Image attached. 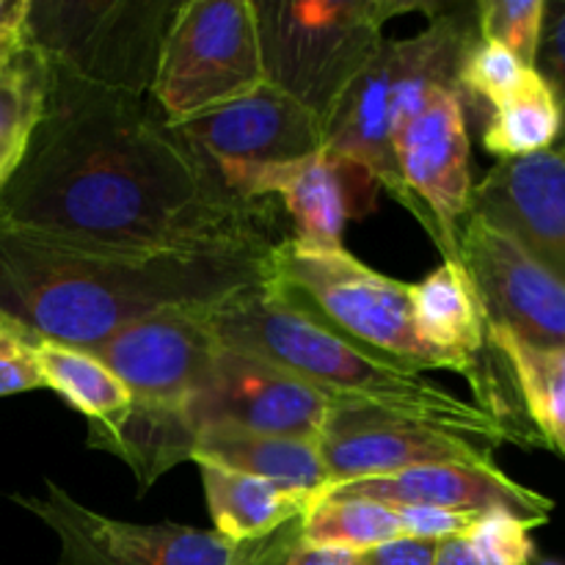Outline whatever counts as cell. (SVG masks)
Here are the masks:
<instances>
[{
	"mask_svg": "<svg viewBox=\"0 0 565 565\" xmlns=\"http://www.w3.org/2000/svg\"><path fill=\"white\" fill-rule=\"evenodd\" d=\"M0 221L132 252H274V207L243 199L149 97L50 70Z\"/></svg>",
	"mask_w": 565,
	"mask_h": 565,
	"instance_id": "6da1fadb",
	"label": "cell"
},
{
	"mask_svg": "<svg viewBox=\"0 0 565 565\" xmlns=\"http://www.w3.org/2000/svg\"><path fill=\"white\" fill-rule=\"evenodd\" d=\"M276 248L132 252L0 221V326L94 351L160 309L218 303L274 281Z\"/></svg>",
	"mask_w": 565,
	"mask_h": 565,
	"instance_id": "7a4b0ae2",
	"label": "cell"
},
{
	"mask_svg": "<svg viewBox=\"0 0 565 565\" xmlns=\"http://www.w3.org/2000/svg\"><path fill=\"white\" fill-rule=\"evenodd\" d=\"M207 315L221 345L287 370L334 406L367 408L486 447L519 439L494 408L456 397L425 373L359 345L298 307L276 281L210 303Z\"/></svg>",
	"mask_w": 565,
	"mask_h": 565,
	"instance_id": "3957f363",
	"label": "cell"
},
{
	"mask_svg": "<svg viewBox=\"0 0 565 565\" xmlns=\"http://www.w3.org/2000/svg\"><path fill=\"white\" fill-rule=\"evenodd\" d=\"M472 11L475 6L458 9L447 3L439 14L428 17V25L417 36L381 42L326 125V149L367 171L375 185H384L436 243L439 232L434 221L403 185L392 132L436 92H458L463 55L478 42V22L469 17Z\"/></svg>",
	"mask_w": 565,
	"mask_h": 565,
	"instance_id": "277c9868",
	"label": "cell"
},
{
	"mask_svg": "<svg viewBox=\"0 0 565 565\" xmlns=\"http://www.w3.org/2000/svg\"><path fill=\"white\" fill-rule=\"evenodd\" d=\"M263 42L265 81L329 125L359 72L384 42L397 14L434 17L447 3L419 0H265L254 3Z\"/></svg>",
	"mask_w": 565,
	"mask_h": 565,
	"instance_id": "5b68a950",
	"label": "cell"
},
{
	"mask_svg": "<svg viewBox=\"0 0 565 565\" xmlns=\"http://www.w3.org/2000/svg\"><path fill=\"white\" fill-rule=\"evenodd\" d=\"M174 11L152 0H31L25 42L83 86L149 97Z\"/></svg>",
	"mask_w": 565,
	"mask_h": 565,
	"instance_id": "8992f818",
	"label": "cell"
},
{
	"mask_svg": "<svg viewBox=\"0 0 565 565\" xmlns=\"http://www.w3.org/2000/svg\"><path fill=\"white\" fill-rule=\"evenodd\" d=\"M11 502L55 535V565H285L298 544V522L254 544L185 524L121 522L86 508L53 480L42 494H11Z\"/></svg>",
	"mask_w": 565,
	"mask_h": 565,
	"instance_id": "52a82bcc",
	"label": "cell"
},
{
	"mask_svg": "<svg viewBox=\"0 0 565 565\" xmlns=\"http://www.w3.org/2000/svg\"><path fill=\"white\" fill-rule=\"evenodd\" d=\"M263 83L268 81L254 0L177 3L149 88L166 119H196Z\"/></svg>",
	"mask_w": 565,
	"mask_h": 565,
	"instance_id": "ba28073f",
	"label": "cell"
},
{
	"mask_svg": "<svg viewBox=\"0 0 565 565\" xmlns=\"http://www.w3.org/2000/svg\"><path fill=\"white\" fill-rule=\"evenodd\" d=\"M274 281L298 307L359 345L417 373L445 370L414 329L408 285L379 274L345 248L312 254L287 237L274 254Z\"/></svg>",
	"mask_w": 565,
	"mask_h": 565,
	"instance_id": "9c48e42d",
	"label": "cell"
},
{
	"mask_svg": "<svg viewBox=\"0 0 565 565\" xmlns=\"http://www.w3.org/2000/svg\"><path fill=\"white\" fill-rule=\"evenodd\" d=\"M210 303H185L147 315L94 348V356L127 386L130 403L191 412L221 353Z\"/></svg>",
	"mask_w": 565,
	"mask_h": 565,
	"instance_id": "30bf717a",
	"label": "cell"
},
{
	"mask_svg": "<svg viewBox=\"0 0 565 565\" xmlns=\"http://www.w3.org/2000/svg\"><path fill=\"white\" fill-rule=\"evenodd\" d=\"M456 237L458 263L478 292L486 326L530 345L565 348V281L480 215H463Z\"/></svg>",
	"mask_w": 565,
	"mask_h": 565,
	"instance_id": "8fae6325",
	"label": "cell"
},
{
	"mask_svg": "<svg viewBox=\"0 0 565 565\" xmlns=\"http://www.w3.org/2000/svg\"><path fill=\"white\" fill-rule=\"evenodd\" d=\"M403 185L425 207L439 232V252L458 259V224L472 204L467 105L456 88L436 92L392 132Z\"/></svg>",
	"mask_w": 565,
	"mask_h": 565,
	"instance_id": "7c38bea8",
	"label": "cell"
},
{
	"mask_svg": "<svg viewBox=\"0 0 565 565\" xmlns=\"http://www.w3.org/2000/svg\"><path fill=\"white\" fill-rule=\"evenodd\" d=\"M221 180L243 199L279 196L292 221L290 243L301 252H340L342 232L375 180L329 149L292 163H215Z\"/></svg>",
	"mask_w": 565,
	"mask_h": 565,
	"instance_id": "4fadbf2b",
	"label": "cell"
},
{
	"mask_svg": "<svg viewBox=\"0 0 565 565\" xmlns=\"http://www.w3.org/2000/svg\"><path fill=\"white\" fill-rule=\"evenodd\" d=\"M331 412L334 403L307 381L232 348H221L207 386L193 401L199 430L226 423L254 434L307 441L323 439Z\"/></svg>",
	"mask_w": 565,
	"mask_h": 565,
	"instance_id": "5bb4252c",
	"label": "cell"
},
{
	"mask_svg": "<svg viewBox=\"0 0 565 565\" xmlns=\"http://www.w3.org/2000/svg\"><path fill=\"white\" fill-rule=\"evenodd\" d=\"M318 445L329 469V486L436 463L494 467L491 447L367 408L334 406Z\"/></svg>",
	"mask_w": 565,
	"mask_h": 565,
	"instance_id": "9a60e30c",
	"label": "cell"
},
{
	"mask_svg": "<svg viewBox=\"0 0 565 565\" xmlns=\"http://www.w3.org/2000/svg\"><path fill=\"white\" fill-rule=\"evenodd\" d=\"M171 127L213 163H292L326 149V121L270 83Z\"/></svg>",
	"mask_w": 565,
	"mask_h": 565,
	"instance_id": "2e32d148",
	"label": "cell"
},
{
	"mask_svg": "<svg viewBox=\"0 0 565 565\" xmlns=\"http://www.w3.org/2000/svg\"><path fill=\"white\" fill-rule=\"evenodd\" d=\"M318 497H364L392 508H441L456 513H508L533 527L550 522L555 502L508 478L500 467L436 463L384 478L351 480L320 491ZM315 497V500H318Z\"/></svg>",
	"mask_w": 565,
	"mask_h": 565,
	"instance_id": "e0dca14e",
	"label": "cell"
},
{
	"mask_svg": "<svg viewBox=\"0 0 565 565\" xmlns=\"http://www.w3.org/2000/svg\"><path fill=\"white\" fill-rule=\"evenodd\" d=\"M469 213L516 237L541 265L565 281V149L497 160L475 185Z\"/></svg>",
	"mask_w": 565,
	"mask_h": 565,
	"instance_id": "ac0fdd59",
	"label": "cell"
},
{
	"mask_svg": "<svg viewBox=\"0 0 565 565\" xmlns=\"http://www.w3.org/2000/svg\"><path fill=\"white\" fill-rule=\"evenodd\" d=\"M408 296L419 340L445 362V370H456L480 390L478 370L489 337L478 292L463 265L445 259L423 281L408 285Z\"/></svg>",
	"mask_w": 565,
	"mask_h": 565,
	"instance_id": "d6986e66",
	"label": "cell"
},
{
	"mask_svg": "<svg viewBox=\"0 0 565 565\" xmlns=\"http://www.w3.org/2000/svg\"><path fill=\"white\" fill-rule=\"evenodd\" d=\"M191 461L252 475L309 500L329 486V469L318 441L254 434L226 423L204 425L199 430Z\"/></svg>",
	"mask_w": 565,
	"mask_h": 565,
	"instance_id": "ffe728a7",
	"label": "cell"
},
{
	"mask_svg": "<svg viewBox=\"0 0 565 565\" xmlns=\"http://www.w3.org/2000/svg\"><path fill=\"white\" fill-rule=\"evenodd\" d=\"M199 425L191 412L149 408L130 403L119 414L88 419L86 445L127 463L138 491H149L166 472L191 461Z\"/></svg>",
	"mask_w": 565,
	"mask_h": 565,
	"instance_id": "44dd1931",
	"label": "cell"
},
{
	"mask_svg": "<svg viewBox=\"0 0 565 565\" xmlns=\"http://www.w3.org/2000/svg\"><path fill=\"white\" fill-rule=\"evenodd\" d=\"M202 472L204 497H207L210 519L221 539L232 544H254L276 535L279 530L301 522L309 508V497L292 494L268 480L232 469L196 463Z\"/></svg>",
	"mask_w": 565,
	"mask_h": 565,
	"instance_id": "7402d4cb",
	"label": "cell"
},
{
	"mask_svg": "<svg viewBox=\"0 0 565 565\" xmlns=\"http://www.w3.org/2000/svg\"><path fill=\"white\" fill-rule=\"evenodd\" d=\"M486 337L511 367L541 439L565 458V348H539L497 326Z\"/></svg>",
	"mask_w": 565,
	"mask_h": 565,
	"instance_id": "603a6c76",
	"label": "cell"
},
{
	"mask_svg": "<svg viewBox=\"0 0 565 565\" xmlns=\"http://www.w3.org/2000/svg\"><path fill=\"white\" fill-rule=\"evenodd\" d=\"M563 132L555 94L535 70L524 72L519 86L491 108L483 147L500 160L530 158L557 147Z\"/></svg>",
	"mask_w": 565,
	"mask_h": 565,
	"instance_id": "cb8c5ba5",
	"label": "cell"
},
{
	"mask_svg": "<svg viewBox=\"0 0 565 565\" xmlns=\"http://www.w3.org/2000/svg\"><path fill=\"white\" fill-rule=\"evenodd\" d=\"M47 83V61L28 42L0 64V193L9 185L42 119Z\"/></svg>",
	"mask_w": 565,
	"mask_h": 565,
	"instance_id": "d4e9b609",
	"label": "cell"
},
{
	"mask_svg": "<svg viewBox=\"0 0 565 565\" xmlns=\"http://www.w3.org/2000/svg\"><path fill=\"white\" fill-rule=\"evenodd\" d=\"M39 370L47 390L64 397L72 408L88 419H105L130 406L127 386L83 348L58 345L47 340H31Z\"/></svg>",
	"mask_w": 565,
	"mask_h": 565,
	"instance_id": "484cf974",
	"label": "cell"
},
{
	"mask_svg": "<svg viewBox=\"0 0 565 565\" xmlns=\"http://www.w3.org/2000/svg\"><path fill=\"white\" fill-rule=\"evenodd\" d=\"M397 539L403 533L395 508L364 497H318L298 522L301 544L337 546L356 555Z\"/></svg>",
	"mask_w": 565,
	"mask_h": 565,
	"instance_id": "4316f807",
	"label": "cell"
},
{
	"mask_svg": "<svg viewBox=\"0 0 565 565\" xmlns=\"http://www.w3.org/2000/svg\"><path fill=\"white\" fill-rule=\"evenodd\" d=\"M544 14V0H483L475 6L478 39L511 50L524 66L533 70Z\"/></svg>",
	"mask_w": 565,
	"mask_h": 565,
	"instance_id": "83f0119b",
	"label": "cell"
},
{
	"mask_svg": "<svg viewBox=\"0 0 565 565\" xmlns=\"http://www.w3.org/2000/svg\"><path fill=\"white\" fill-rule=\"evenodd\" d=\"M527 70L530 66H524L511 50L478 39L467 50L461 72H458V92H461L463 105L486 103L489 108H494L519 86Z\"/></svg>",
	"mask_w": 565,
	"mask_h": 565,
	"instance_id": "f1b7e54d",
	"label": "cell"
},
{
	"mask_svg": "<svg viewBox=\"0 0 565 565\" xmlns=\"http://www.w3.org/2000/svg\"><path fill=\"white\" fill-rule=\"evenodd\" d=\"M530 530H535L533 524L508 513H483L463 535L483 565H533L535 544Z\"/></svg>",
	"mask_w": 565,
	"mask_h": 565,
	"instance_id": "f546056e",
	"label": "cell"
},
{
	"mask_svg": "<svg viewBox=\"0 0 565 565\" xmlns=\"http://www.w3.org/2000/svg\"><path fill=\"white\" fill-rule=\"evenodd\" d=\"M533 70L544 77V83L555 94V103L561 108L563 119V132L557 147L565 149V0L546 3L544 28H541L539 55H535Z\"/></svg>",
	"mask_w": 565,
	"mask_h": 565,
	"instance_id": "4dcf8cb0",
	"label": "cell"
},
{
	"mask_svg": "<svg viewBox=\"0 0 565 565\" xmlns=\"http://www.w3.org/2000/svg\"><path fill=\"white\" fill-rule=\"evenodd\" d=\"M44 386L33 342L0 326V397Z\"/></svg>",
	"mask_w": 565,
	"mask_h": 565,
	"instance_id": "1f68e13d",
	"label": "cell"
},
{
	"mask_svg": "<svg viewBox=\"0 0 565 565\" xmlns=\"http://www.w3.org/2000/svg\"><path fill=\"white\" fill-rule=\"evenodd\" d=\"M397 522H401L403 539L414 541H447L463 535L478 516L475 513H456V511H441V508H395Z\"/></svg>",
	"mask_w": 565,
	"mask_h": 565,
	"instance_id": "d6a6232c",
	"label": "cell"
},
{
	"mask_svg": "<svg viewBox=\"0 0 565 565\" xmlns=\"http://www.w3.org/2000/svg\"><path fill=\"white\" fill-rule=\"evenodd\" d=\"M436 550H439L436 541L397 539L375 550L359 552L353 565H434Z\"/></svg>",
	"mask_w": 565,
	"mask_h": 565,
	"instance_id": "836d02e7",
	"label": "cell"
},
{
	"mask_svg": "<svg viewBox=\"0 0 565 565\" xmlns=\"http://www.w3.org/2000/svg\"><path fill=\"white\" fill-rule=\"evenodd\" d=\"M31 0H0V44H22L28 31Z\"/></svg>",
	"mask_w": 565,
	"mask_h": 565,
	"instance_id": "e575fe53",
	"label": "cell"
},
{
	"mask_svg": "<svg viewBox=\"0 0 565 565\" xmlns=\"http://www.w3.org/2000/svg\"><path fill=\"white\" fill-rule=\"evenodd\" d=\"M356 552L337 550V546H309L298 541L287 555L285 565H353Z\"/></svg>",
	"mask_w": 565,
	"mask_h": 565,
	"instance_id": "d590c367",
	"label": "cell"
},
{
	"mask_svg": "<svg viewBox=\"0 0 565 565\" xmlns=\"http://www.w3.org/2000/svg\"><path fill=\"white\" fill-rule=\"evenodd\" d=\"M434 565H483V563H480V557L472 552L467 535H456V539L439 541Z\"/></svg>",
	"mask_w": 565,
	"mask_h": 565,
	"instance_id": "8d00e7d4",
	"label": "cell"
},
{
	"mask_svg": "<svg viewBox=\"0 0 565 565\" xmlns=\"http://www.w3.org/2000/svg\"><path fill=\"white\" fill-rule=\"evenodd\" d=\"M17 47H20V44H0V64H3V61L9 58Z\"/></svg>",
	"mask_w": 565,
	"mask_h": 565,
	"instance_id": "74e56055",
	"label": "cell"
},
{
	"mask_svg": "<svg viewBox=\"0 0 565 565\" xmlns=\"http://www.w3.org/2000/svg\"><path fill=\"white\" fill-rule=\"evenodd\" d=\"M544 565H555V563H544Z\"/></svg>",
	"mask_w": 565,
	"mask_h": 565,
	"instance_id": "f35d334b",
	"label": "cell"
}]
</instances>
